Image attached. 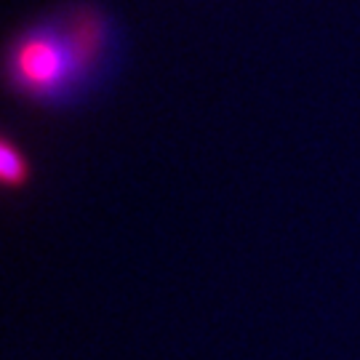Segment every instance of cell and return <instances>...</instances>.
Listing matches in <instances>:
<instances>
[{"label": "cell", "mask_w": 360, "mask_h": 360, "mask_svg": "<svg viewBox=\"0 0 360 360\" xmlns=\"http://www.w3.org/2000/svg\"><path fill=\"white\" fill-rule=\"evenodd\" d=\"M19 75L35 89H49L62 75V51L49 40H30L19 51Z\"/></svg>", "instance_id": "obj_1"}, {"label": "cell", "mask_w": 360, "mask_h": 360, "mask_svg": "<svg viewBox=\"0 0 360 360\" xmlns=\"http://www.w3.org/2000/svg\"><path fill=\"white\" fill-rule=\"evenodd\" d=\"M19 174H22V168H19V163H16L11 147L3 144V176H6V181H16L19 179Z\"/></svg>", "instance_id": "obj_2"}]
</instances>
